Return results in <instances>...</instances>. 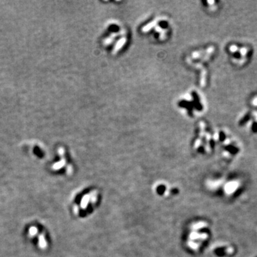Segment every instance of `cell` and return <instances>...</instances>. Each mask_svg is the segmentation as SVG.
I'll list each match as a JSON object with an SVG mask.
<instances>
[{
	"instance_id": "obj_1",
	"label": "cell",
	"mask_w": 257,
	"mask_h": 257,
	"mask_svg": "<svg viewBox=\"0 0 257 257\" xmlns=\"http://www.w3.org/2000/svg\"><path fill=\"white\" fill-rule=\"evenodd\" d=\"M239 186V182L238 181H231L227 183L224 186V191L227 195H231L238 189Z\"/></svg>"
}]
</instances>
